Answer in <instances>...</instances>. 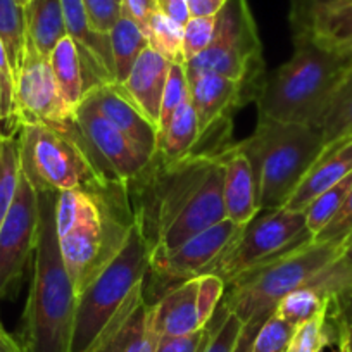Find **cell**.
<instances>
[{"label":"cell","mask_w":352,"mask_h":352,"mask_svg":"<svg viewBox=\"0 0 352 352\" xmlns=\"http://www.w3.org/2000/svg\"><path fill=\"white\" fill-rule=\"evenodd\" d=\"M135 223L124 182L109 180L97 187L57 194V236L76 294L123 249Z\"/></svg>","instance_id":"cell-1"},{"label":"cell","mask_w":352,"mask_h":352,"mask_svg":"<svg viewBox=\"0 0 352 352\" xmlns=\"http://www.w3.org/2000/svg\"><path fill=\"white\" fill-rule=\"evenodd\" d=\"M56 199L57 192H38V239L19 331L26 352H71L78 294L60 254Z\"/></svg>","instance_id":"cell-2"},{"label":"cell","mask_w":352,"mask_h":352,"mask_svg":"<svg viewBox=\"0 0 352 352\" xmlns=\"http://www.w3.org/2000/svg\"><path fill=\"white\" fill-rule=\"evenodd\" d=\"M351 71L352 63L344 57L294 43L292 57L264 80L257 120L318 126Z\"/></svg>","instance_id":"cell-3"},{"label":"cell","mask_w":352,"mask_h":352,"mask_svg":"<svg viewBox=\"0 0 352 352\" xmlns=\"http://www.w3.org/2000/svg\"><path fill=\"white\" fill-rule=\"evenodd\" d=\"M239 147L249 157L261 211L287 204L323 152L318 126L257 120L254 133Z\"/></svg>","instance_id":"cell-4"},{"label":"cell","mask_w":352,"mask_h":352,"mask_svg":"<svg viewBox=\"0 0 352 352\" xmlns=\"http://www.w3.org/2000/svg\"><path fill=\"white\" fill-rule=\"evenodd\" d=\"M340 247V243L307 240L226 283L221 302L243 324L250 320H268L283 297L320 278L337 259Z\"/></svg>","instance_id":"cell-5"},{"label":"cell","mask_w":352,"mask_h":352,"mask_svg":"<svg viewBox=\"0 0 352 352\" xmlns=\"http://www.w3.org/2000/svg\"><path fill=\"white\" fill-rule=\"evenodd\" d=\"M18 142L21 171L36 192L81 190L111 180L85 142L76 120L60 128L21 123Z\"/></svg>","instance_id":"cell-6"},{"label":"cell","mask_w":352,"mask_h":352,"mask_svg":"<svg viewBox=\"0 0 352 352\" xmlns=\"http://www.w3.org/2000/svg\"><path fill=\"white\" fill-rule=\"evenodd\" d=\"M151 275V245L135 223L123 249L76 297L71 352H88Z\"/></svg>","instance_id":"cell-7"},{"label":"cell","mask_w":352,"mask_h":352,"mask_svg":"<svg viewBox=\"0 0 352 352\" xmlns=\"http://www.w3.org/2000/svg\"><path fill=\"white\" fill-rule=\"evenodd\" d=\"M185 69L187 74L216 73L261 94L266 80V64L256 19L247 0H226L216 14L211 45L185 63Z\"/></svg>","instance_id":"cell-8"},{"label":"cell","mask_w":352,"mask_h":352,"mask_svg":"<svg viewBox=\"0 0 352 352\" xmlns=\"http://www.w3.org/2000/svg\"><path fill=\"white\" fill-rule=\"evenodd\" d=\"M307 240H313V235L306 226L304 211H290L287 208L259 211L243 226L228 252L209 275L230 283L236 276Z\"/></svg>","instance_id":"cell-9"},{"label":"cell","mask_w":352,"mask_h":352,"mask_svg":"<svg viewBox=\"0 0 352 352\" xmlns=\"http://www.w3.org/2000/svg\"><path fill=\"white\" fill-rule=\"evenodd\" d=\"M243 226L232 219H223L218 225L197 233L182 245L168 250H151V275L161 287V294L187 280L209 275ZM159 294V296H161ZM154 302V300H152Z\"/></svg>","instance_id":"cell-10"},{"label":"cell","mask_w":352,"mask_h":352,"mask_svg":"<svg viewBox=\"0 0 352 352\" xmlns=\"http://www.w3.org/2000/svg\"><path fill=\"white\" fill-rule=\"evenodd\" d=\"M38 219V192L21 171L16 197L0 225V300L16 292L30 259H33Z\"/></svg>","instance_id":"cell-11"},{"label":"cell","mask_w":352,"mask_h":352,"mask_svg":"<svg viewBox=\"0 0 352 352\" xmlns=\"http://www.w3.org/2000/svg\"><path fill=\"white\" fill-rule=\"evenodd\" d=\"M226 283L202 275L166 290L152 302V324L161 337H178L201 330L211 321L225 296Z\"/></svg>","instance_id":"cell-12"},{"label":"cell","mask_w":352,"mask_h":352,"mask_svg":"<svg viewBox=\"0 0 352 352\" xmlns=\"http://www.w3.org/2000/svg\"><path fill=\"white\" fill-rule=\"evenodd\" d=\"M74 120L99 166L111 180L130 184L151 162V155L106 120L87 97L74 111Z\"/></svg>","instance_id":"cell-13"},{"label":"cell","mask_w":352,"mask_h":352,"mask_svg":"<svg viewBox=\"0 0 352 352\" xmlns=\"http://www.w3.org/2000/svg\"><path fill=\"white\" fill-rule=\"evenodd\" d=\"M294 43H311L352 63V0H290Z\"/></svg>","instance_id":"cell-14"},{"label":"cell","mask_w":352,"mask_h":352,"mask_svg":"<svg viewBox=\"0 0 352 352\" xmlns=\"http://www.w3.org/2000/svg\"><path fill=\"white\" fill-rule=\"evenodd\" d=\"M16 107L21 123L60 128L74 121V113L60 99L49 57L40 54L30 38L16 76Z\"/></svg>","instance_id":"cell-15"},{"label":"cell","mask_w":352,"mask_h":352,"mask_svg":"<svg viewBox=\"0 0 352 352\" xmlns=\"http://www.w3.org/2000/svg\"><path fill=\"white\" fill-rule=\"evenodd\" d=\"M223 178H225L223 164L216 157L211 171L208 173L206 180L202 182L187 208L159 236L157 243L151 250L175 249L197 233L226 219L225 201H223Z\"/></svg>","instance_id":"cell-16"},{"label":"cell","mask_w":352,"mask_h":352,"mask_svg":"<svg viewBox=\"0 0 352 352\" xmlns=\"http://www.w3.org/2000/svg\"><path fill=\"white\" fill-rule=\"evenodd\" d=\"M157 342L159 335L152 324V302L145 297V283H142L88 352H155Z\"/></svg>","instance_id":"cell-17"},{"label":"cell","mask_w":352,"mask_h":352,"mask_svg":"<svg viewBox=\"0 0 352 352\" xmlns=\"http://www.w3.org/2000/svg\"><path fill=\"white\" fill-rule=\"evenodd\" d=\"M87 99L106 120L120 128L142 151L154 157L159 148L157 126L131 102L120 83L111 81V83L97 85L87 94Z\"/></svg>","instance_id":"cell-18"},{"label":"cell","mask_w":352,"mask_h":352,"mask_svg":"<svg viewBox=\"0 0 352 352\" xmlns=\"http://www.w3.org/2000/svg\"><path fill=\"white\" fill-rule=\"evenodd\" d=\"M216 157L223 164V201H225L226 218L235 225L245 226L257 212L256 182L249 157L243 154L239 144H232Z\"/></svg>","instance_id":"cell-19"},{"label":"cell","mask_w":352,"mask_h":352,"mask_svg":"<svg viewBox=\"0 0 352 352\" xmlns=\"http://www.w3.org/2000/svg\"><path fill=\"white\" fill-rule=\"evenodd\" d=\"M169 63L166 57L155 52L154 49L147 47L135 66L131 67L130 74L120 87L123 92L131 99V102L157 126L159 113H161L162 96H164L166 81H168Z\"/></svg>","instance_id":"cell-20"},{"label":"cell","mask_w":352,"mask_h":352,"mask_svg":"<svg viewBox=\"0 0 352 352\" xmlns=\"http://www.w3.org/2000/svg\"><path fill=\"white\" fill-rule=\"evenodd\" d=\"M352 173V140L323 148L283 208L304 211L314 197Z\"/></svg>","instance_id":"cell-21"},{"label":"cell","mask_w":352,"mask_h":352,"mask_svg":"<svg viewBox=\"0 0 352 352\" xmlns=\"http://www.w3.org/2000/svg\"><path fill=\"white\" fill-rule=\"evenodd\" d=\"M49 60L54 76H56L60 99L69 107V111L74 113L76 107L83 102L87 94L99 83L88 69L81 56V49L69 35L57 42V45L50 52Z\"/></svg>","instance_id":"cell-22"},{"label":"cell","mask_w":352,"mask_h":352,"mask_svg":"<svg viewBox=\"0 0 352 352\" xmlns=\"http://www.w3.org/2000/svg\"><path fill=\"white\" fill-rule=\"evenodd\" d=\"M201 142V126L195 114L192 100L188 97L175 116L169 121L168 128L159 135V148L155 155L166 162H178L188 157H199L197 148Z\"/></svg>","instance_id":"cell-23"},{"label":"cell","mask_w":352,"mask_h":352,"mask_svg":"<svg viewBox=\"0 0 352 352\" xmlns=\"http://www.w3.org/2000/svg\"><path fill=\"white\" fill-rule=\"evenodd\" d=\"M28 38L45 57L67 35L60 0H28L25 6Z\"/></svg>","instance_id":"cell-24"},{"label":"cell","mask_w":352,"mask_h":352,"mask_svg":"<svg viewBox=\"0 0 352 352\" xmlns=\"http://www.w3.org/2000/svg\"><path fill=\"white\" fill-rule=\"evenodd\" d=\"M109 42L114 63V78L116 83H123L140 54L148 47V40L140 26L123 12L114 28L111 30Z\"/></svg>","instance_id":"cell-25"},{"label":"cell","mask_w":352,"mask_h":352,"mask_svg":"<svg viewBox=\"0 0 352 352\" xmlns=\"http://www.w3.org/2000/svg\"><path fill=\"white\" fill-rule=\"evenodd\" d=\"M0 43L4 47L16 81L28 43L25 8L16 0H0Z\"/></svg>","instance_id":"cell-26"},{"label":"cell","mask_w":352,"mask_h":352,"mask_svg":"<svg viewBox=\"0 0 352 352\" xmlns=\"http://www.w3.org/2000/svg\"><path fill=\"white\" fill-rule=\"evenodd\" d=\"M318 128L321 131L323 148L352 140V71L335 94Z\"/></svg>","instance_id":"cell-27"},{"label":"cell","mask_w":352,"mask_h":352,"mask_svg":"<svg viewBox=\"0 0 352 352\" xmlns=\"http://www.w3.org/2000/svg\"><path fill=\"white\" fill-rule=\"evenodd\" d=\"M148 47L161 54L169 63L185 64L184 56V26L173 21L164 12L157 11L148 19L145 28Z\"/></svg>","instance_id":"cell-28"},{"label":"cell","mask_w":352,"mask_h":352,"mask_svg":"<svg viewBox=\"0 0 352 352\" xmlns=\"http://www.w3.org/2000/svg\"><path fill=\"white\" fill-rule=\"evenodd\" d=\"M21 161L18 135L0 137V225L8 216L18 190Z\"/></svg>","instance_id":"cell-29"},{"label":"cell","mask_w":352,"mask_h":352,"mask_svg":"<svg viewBox=\"0 0 352 352\" xmlns=\"http://www.w3.org/2000/svg\"><path fill=\"white\" fill-rule=\"evenodd\" d=\"M351 188L352 173L345 176L344 180L337 182V184L331 185L330 188L321 192V194L318 195V197H314L313 202L304 209V214H306V226L311 232V235L314 236L320 230H323L324 226L331 221V218L340 211V208L344 206Z\"/></svg>","instance_id":"cell-30"},{"label":"cell","mask_w":352,"mask_h":352,"mask_svg":"<svg viewBox=\"0 0 352 352\" xmlns=\"http://www.w3.org/2000/svg\"><path fill=\"white\" fill-rule=\"evenodd\" d=\"M328 307V296H324L316 287L307 285L294 290L283 297L276 306L275 313L294 327H299L304 321L318 316Z\"/></svg>","instance_id":"cell-31"},{"label":"cell","mask_w":352,"mask_h":352,"mask_svg":"<svg viewBox=\"0 0 352 352\" xmlns=\"http://www.w3.org/2000/svg\"><path fill=\"white\" fill-rule=\"evenodd\" d=\"M333 344H337V330L328 316L327 307L318 316L296 327L287 352H321Z\"/></svg>","instance_id":"cell-32"},{"label":"cell","mask_w":352,"mask_h":352,"mask_svg":"<svg viewBox=\"0 0 352 352\" xmlns=\"http://www.w3.org/2000/svg\"><path fill=\"white\" fill-rule=\"evenodd\" d=\"M21 121H19L18 107H16V81L9 66L6 50L0 43V137L18 135Z\"/></svg>","instance_id":"cell-33"},{"label":"cell","mask_w":352,"mask_h":352,"mask_svg":"<svg viewBox=\"0 0 352 352\" xmlns=\"http://www.w3.org/2000/svg\"><path fill=\"white\" fill-rule=\"evenodd\" d=\"M188 97H190V87H188V76L187 69H185V64L171 63L168 81H166L164 96H162L161 113H159V135L168 128L171 118L175 116L178 107H180Z\"/></svg>","instance_id":"cell-34"},{"label":"cell","mask_w":352,"mask_h":352,"mask_svg":"<svg viewBox=\"0 0 352 352\" xmlns=\"http://www.w3.org/2000/svg\"><path fill=\"white\" fill-rule=\"evenodd\" d=\"M209 323H211V337L204 352H233L243 328L240 318L232 313L225 304L219 302Z\"/></svg>","instance_id":"cell-35"},{"label":"cell","mask_w":352,"mask_h":352,"mask_svg":"<svg viewBox=\"0 0 352 352\" xmlns=\"http://www.w3.org/2000/svg\"><path fill=\"white\" fill-rule=\"evenodd\" d=\"M296 327L273 313L268 320L261 324L256 333L250 352H287Z\"/></svg>","instance_id":"cell-36"},{"label":"cell","mask_w":352,"mask_h":352,"mask_svg":"<svg viewBox=\"0 0 352 352\" xmlns=\"http://www.w3.org/2000/svg\"><path fill=\"white\" fill-rule=\"evenodd\" d=\"M328 316L337 330V340L344 342L352 352V283L328 296Z\"/></svg>","instance_id":"cell-37"},{"label":"cell","mask_w":352,"mask_h":352,"mask_svg":"<svg viewBox=\"0 0 352 352\" xmlns=\"http://www.w3.org/2000/svg\"><path fill=\"white\" fill-rule=\"evenodd\" d=\"M347 283H352V235L342 243L337 259L321 273L313 287L321 290L324 296H330L333 290L340 289Z\"/></svg>","instance_id":"cell-38"},{"label":"cell","mask_w":352,"mask_h":352,"mask_svg":"<svg viewBox=\"0 0 352 352\" xmlns=\"http://www.w3.org/2000/svg\"><path fill=\"white\" fill-rule=\"evenodd\" d=\"M216 28V16L190 18L184 26V56L185 63L195 59L212 42Z\"/></svg>","instance_id":"cell-39"},{"label":"cell","mask_w":352,"mask_h":352,"mask_svg":"<svg viewBox=\"0 0 352 352\" xmlns=\"http://www.w3.org/2000/svg\"><path fill=\"white\" fill-rule=\"evenodd\" d=\"M88 23L100 35H109L123 14V0H83Z\"/></svg>","instance_id":"cell-40"},{"label":"cell","mask_w":352,"mask_h":352,"mask_svg":"<svg viewBox=\"0 0 352 352\" xmlns=\"http://www.w3.org/2000/svg\"><path fill=\"white\" fill-rule=\"evenodd\" d=\"M352 235V188L345 199L340 211L331 218V221L323 230L313 236L314 242H330L344 243Z\"/></svg>","instance_id":"cell-41"},{"label":"cell","mask_w":352,"mask_h":352,"mask_svg":"<svg viewBox=\"0 0 352 352\" xmlns=\"http://www.w3.org/2000/svg\"><path fill=\"white\" fill-rule=\"evenodd\" d=\"M209 337H211V323L187 335L161 337L155 352H204Z\"/></svg>","instance_id":"cell-42"},{"label":"cell","mask_w":352,"mask_h":352,"mask_svg":"<svg viewBox=\"0 0 352 352\" xmlns=\"http://www.w3.org/2000/svg\"><path fill=\"white\" fill-rule=\"evenodd\" d=\"M159 11L157 0H123V12L130 16L145 33L148 19Z\"/></svg>","instance_id":"cell-43"},{"label":"cell","mask_w":352,"mask_h":352,"mask_svg":"<svg viewBox=\"0 0 352 352\" xmlns=\"http://www.w3.org/2000/svg\"><path fill=\"white\" fill-rule=\"evenodd\" d=\"M157 4L159 11L164 12L173 21L180 23L182 26L187 25V21L190 19L187 0H157Z\"/></svg>","instance_id":"cell-44"},{"label":"cell","mask_w":352,"mask_h":352,"mask_svg":"<svg viewBox=\"0 0 352 352\" xmlns=\"http://www.w3.org/2000/svg\"><path fill=\"white\" fill-rule=\"evenodd\" d=\"M226 0H187L188 12L190 18H208V16H216Z\"/></svg>","instance_id":"cell-45"},{"label":"cell","mask_w":352,"mask_h":352,"mask_svg":"<svg viewBox=\"0 0 352 352\" xmlns=\"http://www.w3.org/2000/svg\"><path fill=\"white\" fill-rule=\"evenodd\" d=\"M264 321H266V320H250V321H247V323L243 324L242 333H240L239 340H236V345H235V349H233V352H250V351H252L254 337H256V333L259 331L261 324H263Z\"/></svg>","instance_id":"cell-46"},{"label":"cell","mask_w":352,"mask_h":352,"mask_svg":"<svg viewBox=\"0 0 352 352\" xmlns=\"http://www.w3.org/2000/svg\"><path fill=\"white\" fill-rule=\"evenodd\" d=\"M0 352H26L19 338L12 337L2 324H0Z\"/></svg>","instance_id":"cell-47"},{"label":"cell","mask_w":352,"mask_h":352,"mask_svg":"<svg viewBox=\"0 0 352 352\" xmlns=\"http://www.w3.org/2000/svg\"><path fill=\"white\" fill-rule=\"evenodd\" d=\"M337 352H349L347 345H345L342 340H337Z\"/></svg>","instance_id":"cell-48"},{"label":"cell","mask_w":352,"mask_h":352,"mask_svg":"<svg viewBox=\"0 0 352 352\" xmlns=\"http://www.w3.org/2000/svg\"><path fill=\"white\" fill-rule=\"evenodd\" d=\"M16 2H18L19 6H23V8H25V6L28 4V0H16Z\"/></svg>","instance_id":"cell-49"},{"label":"cell","mask_w":352,"mask_h":352,"mask_svg":"<svg viewBox=\"0 0 352 352\" xmlns=\"http://www.w3.org/2000/svg\"><path fill=\"white\" fill-rule=\"evenodd\" d=\"M0 324H2V323H0Z\"/></svg>","instance_id":"cell-50"}]
</instances>
